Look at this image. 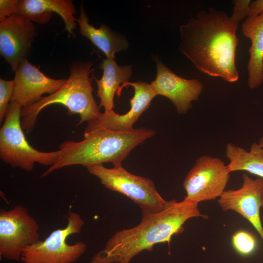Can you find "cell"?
I'll use <instances>...</instances> for the list:
<instances>
[{
    "label": "cell",
    "mask_w": 263,
    "mask_h": 263,
    "mask_svg": "<svg viewBox=\"0 0 263 263\" xmlns=\"http://www.w3.org/2000/svg\"><path fill=\"white\" fill-rule=\"evenodd\" d=\"M238 23L212 7L180 26L179 50L201 72L229 82L239 79L235 54Z\"/></svg>",
    "instance_id": "obj_1"
},
{
    "label": "cell",
    "mask_w": 263,
    "mask_h": 263,
    "mask_svg": "<svg viewBox=\"0 0 263 263\" xmlns=\"http://www.w3.org/2000/svg\"><path fill=\"white\" fill-rule=\"evenodd\" d=\"M230 173L226 165L219 158L201 156L184 181L186 192L184 200L198 204L219 198L225 190Z\"/></svg>",
    "instance_id": "obj_9"
},
{
    "label": "cell",
    "mask_w": 263,
    "mask_h": 263,
    "mask_svg": "<svg viewBox=\"0 0 263 263\" xmlns=\"http://www.w3.org/2000/svg\"><path fill=\"white\" fill-rule=\"evenodd\" d=\"M198 204L175 200L162 211L142 216L138 225L113 234L104 247L92 257L90 263H130L141 252L150 251L156 244H169L173 235L183 231L187 220L207 217L200 213Z\"/></svg>",
    "instance_id": "obj_2"
},
{
    "label": "cell",
    "mask_w": 263,
    "mask_h": 263,
    "mask_svg": "<svg viewBox=\"0 0 263 263\" xmlns=\"http://www.w3.org/2000/svg\"><path fill=\"white\" fill-rule=\"evenodd\" d=\"M14 88V80L0 79V123L5 117L8 106L12 98Z\"/></svg>",
    "instance_id": "obj_21"
},
{
    "label": "cell",
    "mask_w": 263,
    "mask_h": 263,
    "mask_svg": "<svg viewBox=\"0 0 263 263\" xmlns=\"http://www.w3.org/2000/svg\"><path fill=\"white\" fill-rule=\"evenodd\" d=\"M86 168L107 188L125 195L136 204L141 209L142 216L162 211L175 201L165 200L151 180L133 174L122 165L109 169L101 164Z\"/></svg>",
    "instance_id": "obj_6"
},
{
    "label": "cell",
    "mask_w": 263,
    "mask_h": 263,
    "mask_svg": "<svg viewBox=\"0 0 263 263\" xmlns=\"http://www.w3.org/2000/svg\"><path fill=\"white\" fill-rule=\"evenodd\" d=\"M21 108L14 101H11L8 106L0 130V159L12 167L27 171H31L37 163L52 166L58 158L60 151H40L29 144L21 126Z\"/></svg>",
    "instance_id": "obj_5"
},
{
    "label": "cell",
    "mask_w": 263,
    "mask_h": 263,
    "mask_svg": "<svg viewBox=\"0 0 263 263\" xmlns=\"http://www.w3.org/2000/svg\"><path fill=\"white\" fill-rule=\"evenodd\" d=\"M39 225L27 209L16 205L0 210V256L19 261L22 251L39 240Z\"/></svg>",
    "instance_id": "obj_8"
},
{
    "label": "cell",
    "mask_w": 263,
    "mask_h": 263,
    "mask_svg": "<svg viewBox=\"0 0 263 263\" xmlns=\"http://www.w3.org/2000/svg\"><path fill=\"white\" fill-rule=\"evenodd\" d=\"M157 75L150 85L156 95L169 98L177 112L185 114L191 108L192 102L198 99L204 86L197 79H187L176 75L159 57L155 56Z\"/></svg>",
    "instance_id": "obj_11"
},
{
    "label": "cell",
    "mask_w": 263,
    "mask_h": 263,
    "mask_svg": "<svg viewBox=\"0 0 263 263\" xmlns=\"http://www.w3.org/2000/svg\"><path fill=\"white\" fill-rule=\"evenodd\" d=\"M258 144L263 148V136L259 139Z\"/></svg>",
    "instance_id": "obj_25"
},
{
    "label": "cell",
    "mask_w": 263,
    "mask_h": 263,
    "mask_svg": "<svg viewBox=\"0 0 263 263\" xmlns=\"http://www.w3.org/2000/svg\"><path fill=\"white\" fill-rule=\"evenodd\" d=\"M90 61L75 62L70 67V75L64 85L55 93L43 96L39 101L21 108V123L27 132L32 131L39 113L53 104H61L70 114H78V124L97 118L100 113L93 96L90 75L93 72Z\"/></svg>",
    "instance_id": "obj_4"
},
{
    "label": "cell",
    "mask_w": 263,
    "mask_h": 263,
    "mask_svg": "<svg viewBox=\"0 0 263 263\" xmlns=\"http://www.w3.org/2000/svg\"><path fill=\"white\" fill-rule=\"evenodd\" d=\"M103 75L99 79L95 78L97 85V96L100 100L98 106L103 107L104 112L113 110V97L118 96L123 87L129 82L132 74L131 65L119 66L114 59H104L100 65Z\"/></svg>",
    "instance_id": "obj_16"
},
{
    "label": "cell",
    "mask_w": 263,
    "mask_h": 263,
    "mask_svg": "<svg viewBox=\"0 0 263 263\" xmlns=\"http://www.w3.org/2000/svg\"><path fill=\"white\" fill-rule=\"evenodd\" d=\"M225 156L229 160L228 171H245L263 179V148L253 143L250 150L229 143L226 146Z\"/></svg>",
    "instance_id": "obj_19"
},
{
    "label": "cell",
    "mask_w": 263,
    "mask_h": 263,
    "mask_svg": "<svg viewBox=\"0 0 263 263\" xmlns=\"http://www.w3.org/2000/svg\"><path fill=\"white\" fill-rule=\"evenodd\" d=\"M251 1L250 0H234V6L231 19L236 22H239L248 17V9Z\"/></svg>",
    "instance_id": "obj_22"
},
{
    "label": "cell",
    "mask_w": 263,
    "mask_h": 263,
    "mask_svg": "<svg viewBox=\"0 0 263 263\" xmlns=\"http://www.w3.org/2000/svg\"><path fill=\"white\" fill-rule=\"evenodd\" d=\"M132 86L134 95L130 99L131 108L126 113L118 114L113 110L100 113L99 116L88 122L85 132L98 129L114 131H129L133 129V125L149 107L152 99L157 95L150 84L144 81L128 82L125 85Z\"/></svg>",
    "instance_id": "obj_14"
},
{
    "label": "cell",
    "mask_w": 263,
    "mask_h": 263,
    "mask_svg": "<svg viewBox=\"0 0 263 263\" xmlns=\"http://www.w3.org/2000/svg\"><path fill=\"white\" fill-rule=\"evenodd\" d=\"M232 244L236 250L243 255L251 253L256 246L253 236L245 231H240L234 234L232 237Z\"/></svg>",
    "instance_id": "obj_20"
},
{
    "label": "cell",
    "mask_w": 263,
    "mask_h": 263,
    "mask_svg": "<svg viewBox=\"0 0 263 263\" xmlns=\"http://www.w3.org/2000/svg\"><path fill=\"white\" fill-rule=\"evenodd\" d=\"M36 36L33 22L17 15L0 20V54L13 71L26 58Z\"/></svg>",
    "instance_id": "obj_12"
},
{
    "label": "cell",
    "mask_w": 263,
    "mask_h": 263,
    "mask_svg": "<svg viewBox=\"0 0 263 263\" xmlns=\"http://www.w3.org/2000/svg\"><path fill=\"white\" fill-rule=\"evenodd\" d=\"M263 12V0L251 1L248 9V17L256 16Z\"/></svg>",
    "instance_id": "obj_24"
},
{
    "label": "cell",
    "mask_w": 263,
    "mask_h": 263,
    "mask_svg": "<svg viewBox=\"0 0 263 263\" xmlns=\"http://www.w3.org/2000/svg\"><path fill=\"white\" fill-rule=\"evenodd\" d=\"M52 12L58 14L64 21L65 29L73 35L77 19L75 9L71 0H19L17 14L31 21L44 24L51 19Z\"/></svg>",
    "instance_id": "obj_15"
},
{
    "label": "cell",
    "mask_w": 263,
    "mask_h": 263,
    "mask_svg": "<svg viewBox=\"0 0 263 263\" xmlns=\"http://www.w3.org/2000/svg\"><path fill=\"white\" fill-rule=\"evenodd\" d=\"M15 73L14 93L11 101L17 102L22 108L38 102L43 94L55 93L67 81L66 79H56L46 76L26 58Z\"/></svg>",
    "instance_id": "obj_13"
},
{
    "label": "cell",
    "mask_w": 263,
    "mask_h": 263,
    "mask_svg": "<svg viewBox=\"0 0 263 263\" xmlns=\"http://www.w3.org/2000/svg\"><path fill=\"white\" fill-rule=\"evenodd\" d=\"M19 0H0V20L16 15Z\"/></svg>",
    "instance_id": "obj_23"
},
{
    "label": "cell",
    "mask_w": 263,
    "mask_h": 263,
    "mask_svg": "<svg viewBox=\"0 0 263 263\" xmlns=\"http://www.w3.org/2000/svg\"><path fill=\"white\" fill-rule=\"evenodd\" d=\"M67 225L62 228L52 231L43 241L26 247L22 252L23 263H74L85 252L87 245L78 241L74 244L66 243L67 238L81 232L84 221L81 215L69 211Z\"/></svg>",
    "instance_id": "obj_7"
},
{
    "label": "cell",
    "mask_w": 263,
    "mask_h": 263,
    "mask_svg": "<svg viewBox=\"0 0 263 263\" xmlns=\"http://www.w3.org/2000/svg\"><path fill=\"white\" fill-rule=\"evenodd\" d=\"M242 187L225 190L219 198L218 204L223 211L233 210L247 219L263 241V227L260 211L263 207V179H253L244 173Z\"/></svg>",
    "instance_id": "obj_10"
},
{
    "label": "cell",
    "mask_w": 263,
    "mask_h": 263,
    "mask_svg": "<svg viewBox=\"0 0 263 263\" xmlns=\"http://www.w3.org/2000/svg\"><path fill=\"white\" fill-rule=\"evenodd\" d=\"M242 32L251 42L248 49V86L257 89L263 82V12L247 17L242 24Z\"/></svg>",
    "instance_id": "obj_17"
},
{
    "label": "cell",
    "mask_w": 263,
    "mask_h": 263,
    "mask_svg": "<svg viewBox=\"0 0 263 263\" xmlns=\"http://www.w3.org/2000/svg\"><path fill=\"white\" fill-rule=\"evenodd\" d=\"M155 134L154 130L146 128L129 131L98 129L84 132L82 140L67 141L60 144L58 158L42 176L72 165H81L86 168L110 162L113 166H121L135 147Z\"/></svg>",
    "instance_id": "obj_3"
},
{
    "label": "cell",
    "mask_w": 263,
    "mask_h": 263,
    "mask_svg": "<svg viewBox=\"0 0 263 263\" xmlns=\"http://www.w3.org/2000/svg\"><path fill=\"white\" fill-rule=\"evenodd\" d=\"M76 22L79 25L80 34L88 38L107 58L114 59L116 53L128 49L129 44L123 35L113 31L104 24L99 28L91 25L82 5Z\"/></svg>",
    "instance_id": "obj_18"
}]
</instances>
